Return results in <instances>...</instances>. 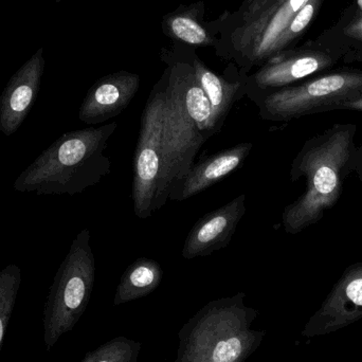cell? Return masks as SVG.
<instances>
[{
    "label": "cell",
    "mask_w": 362,
    "mask_h": 362,
    "mask_svg": "<svg viewBox=\"0 0 362 362\" xmlns=\"http://www.w3.org/2000/svg\"><path fill=\"white\" fill-rule=\"evenodd\" d=\"M55 2H57V4H59V0H54Z\"/></svg>",
    "instance_id": "cell-26"
},
{
    "label": "cell",
    "mask_w": 362,
    "mask_h": 362,
    "mask_svg": "<svg viewBox=\"0 0 362 362\" xmlns=\"http://www.w3.org/2000/svg\"><path fill=\"white\" fill-rule=\"evenodd\" d=\"M317 40L346 57L348 53L362 49V10L348 11L342 14L339 21L323 31Z\"/></svg>",
    "instance_id": "cell-19"
},
{
    "label": "cell",
    "mask_w": 362,
    "mask_h": 362,
    "mask_svg": "<svg viewBox=\"0 0 362 362\" xmlns=\"http://www.w3.org/2000/svg\"><path fill=\"white\" fill-rule=\"evenodd\" d=\"M344 63L352 64V63H362V49L355 52L348 53L344 57Z\"/></svg>",
    "instance_id": "cell-25"
},
{
    "label": "cell",
    "mask_w": 362,
    "mask_h": 362,
    "mask_svg": "<svg viewBox=\"0 0 362 362\" xmlns=\"http://www.w3.org/2000/svg\"><path fill=\"white\" fill-rule=\"evenodd\" d=\"M252 148L251 142H242L194 163L182 178L173 183L169 199L183 202L206 191L242 168Z\"/></svg>",
    "instance_id": "cell-16"
},
{
    "label": "cell",
    "mask_w": 362,
    "mask_h": 362,
    "mask_svg": "<svg viewBox=\"0 0 362 362\" xmlns=\"http://www.w3.org/2000/svg\"><path fill=\"white\" fill-rule=\"evenodd\" d=\"M118 123L68 132L57 138L15 180V191L37 195H76L112 171L106 148Z\"/></svg>",
    "instance_id": "cell-2"
},
{
    "label": "cell",
    "mask_w": 362,
    "mask_h": 362,
    "mask_svg": "<svg viewBox=\"0 0 362 362\" xmlns=\"http://www.w3.org/2000/svg\"><path fill=\"white\" fill-rule=\"evenodd\" d=\"M361 97L362 68H350L325 72L272 91L255 104L263 120L279 123L339 110L342 104Z\"/></svg>",
    "instance_id": "cell-7"
},
{
    "label": "cell",
    "mask_w": 362,
    "mask_h": 362,
    "mask_svg": "<svg viewBox=\"0 0 362 362\" xmlns=\"http://www.w3.org/2000/svg\"><path fill=\"white\" fill-rule=\"evenodd\" d=\"M354 173L357 174L359 180L362 181V140L361 146L356 148V154H355Z\"/></svg>",
    "instance_id": "cell-23"
},
{
    "label": "cell",
    "mask_w": 362,
    "mask_h": 362,
    "mask_svg": "<svg viewBox=\"0 0 362 362\" xmlns=\"http://www.w3.org/2000/svg\"><path fill=\"white\" fill-rule=\"evenodd\" d=\"M322 4L323 0H308V4L299 11L291 25L285 30L279 42L278 53L293 48V45L304 35L306 30L316 18Z\"/></svg>",
    "instance_id": "cell-22"
},
{
    "label": "cell",
    "mask_w": 362,
    "mask_h": 362,
    "mask_svg": "<svg viewBox=\"0 0 362 362\" xmlns=\"http://www.w3.org/2000/svg\"><path fill=\"white\" fill-rule=\"evenodd\" d=\"M21 283V268L15 264L6 266L0 272V353L16 304Z\"/></svg>",
    "instance_id": "cell-20"
},
{
    "label": "cell",
    "mask_w": 362,
    "mask_h": 362,
    "mask_svg": "<svg viewBox=\"0 0 362 362\" xmlns=\"http://www.w3.org/2000/svg\"><path fill=\"white\" fill-rule=\"evenodd\" d=\"M357 125L335 123L304 142L291 168V180H305V191L285 206L282 225L288 234L315 225L337 204L344 181L354 173Z\"/></svg>",
    "instance_id": "cell-1"
},
{
    "label": "cell",
    "mask_w": 362,
    "mask_h": 362,
    "mask_svg": "<svg viewBox=\"0 0 362 362\" xmlns=\"http://www.w3.org/2000/svg\"><path fill=\"white\" fill-rule=\"evenodd\" d=\"M95 281V259L90 231L78 232L55 274L44 310V342L50 351L80 321L90 301Z\"/></svg>",
    "instance_id": "cell-6"
},
{
    "label": "cell",
    "mask_w": 362,
    "mask_h": 362,
    "mask_svg": "<svg viewBox=\"0 0 362 362\" xmlns=\"http://www.w3.org/2000/svg\"><path fill=\"white\" fill-rule=\"evenodd\" d=\"M141 348V342L117 337L87 353L80 362H137Z\"/></svg>",
    "instance_id": "cell-21"
},
{
    "label": "cell",
    "mask_w": 362,
    "mask_h": 362,
    "mask_svg": "<svg viewBox=\"0 0 362 362\" xmlns=\"http://www.w3.org/2000/svg\"><path fill=\"white\" fill-rule=\"evenodd\" d=\"M246 195L240 194L196 221L185 238L181 255L185 259L209 257L231 243L246 212Z\"/></svg>",
    "instance_id": "cell-11"
},
{
    "label": "cell",
    "mask_w": 362,
    "mask_h": 362,
    "mask_svg": "<svg viewBox=\"0 0 362 362\" xmlns=\"http://www.w3.org/2000/svg\"><path fill=\"white\" fill-rule=\"evenodd\" d=\"M163 279L160 264L150 257H139L122 274L115 293L114 305L141 299L156 291Z\"/></svg>",
    "instance_id": "cell-18"
},
{
    "label": "cell",
    "mask_w": 362,
    "mask_h": 362,
    "mask_svg": "<svg viewBox=\"0 0 362 362\" xmlns=\"http://www.w3.org/2000/svg\"><path fill=\"white\" fill-rule=\"evenodd\" d=\"M361 110L362 112V97L359 99L353 100V101L346 102L340 106L339 110Z\"/></svg>",
    "instance_id": "cell-24"
},
{
    "label": "cell",
    "mask_w": 362,
    "mask_h": 362,
    "mask_svg": "<svg viewBox=\"0 0 362 362\" xmlns=\"http://www.w3.org/2000/svg\"><path fill=\"white\" fill-rule=\"evenodd\" d=\"M340 62H344V57L317 38L302 46L287 49L249 74L247 97L255 103L272 91L325 74Z\"/></svg>",
    "instance_id": "cell-8"
},
{
    "label": "cell",
    "mask_w": 362,
    "mask_h": 362,
    "mask_svg": "<svg viewBox=\"0 0 362 362\" xmlns=\"http://www.w3.org/2000/svg\"><path fill=\"white\" fill-rule=\"evenodd\" d=\"M140 83L139 74L125 70L99 78L87 93L78 110V119L95 125L119 116L137 95Z\"/></svg>",
    "instance_id": "cell-15"
},
{
    "label": "cell",
    "mask_w": 362,
    "mask_h": 362,
    "mask_svg": "<svg viewBox=\"0 0 362 362\" xmlns=\"http://www.w3.org/2000/svg\"><path fill=\"white\" fill-rule=\"evenodd\" d=\"M362 319V263L344 270L320 308L304 325L308 339L339 331Z\"/></svg>",
    "instance_id": "cell-9"
},
{
    "label": "cell",
    "mask_w": 362,
    "mask_h": 362,
    "mask_svg": "<svg viewBox=\"0 0 362 362\" xmlns=\"http://www.w3.org/2000/svg\"><path fill=\"white\" fill-rule=\"evenodd\" d=\"M161 59L167 64L169 82L177 91L185 112L206 141L213 136L211 104L196 78L195 72L185 53V44L174 42L171 48H163Z\"/></svg>",
    "instance_id": "cell-14"
},
{
    "label": "cell",
    "mask_w": 362,
    "mask_h": 362,
    "mask_svg": "<svg viewBox=\"0 0 362 362\" xmlns=\"http://www.w3.org/2000/svg\"><path fill=\"white\" fill-rule=\"evenodd\" d=\"M204 1L182 4L176 10L163 15L161 21L163 34L174 42L194 47L216 46L218 37L210 31L204 21Z\"/></svg>",
    "instance_id": "cell-17"
},
{
    "label": "cell",
    "mask_w": 362,
    "mask_h": 362,
    "mask_svg": "<svg viewBox=\"0 0 362 362\" xmlns=\"http://www.w3.org/2000/svg\"><path fill=\"white\" fill-rule=\"evenodd\" d=\"M45 70L44 49L37 51L13 74L0 95V132L11 136L33 107Z\"/></svg>",
    "instance_id": "cell-13"
},
{
    "label": "cell",
    "mask_w": 362,
    "mask_h": 362,
    "mask_svg": "<svg viewBox=\"0 0 362 362\" xmlns=\"http://www.w3.org/2000/svg\"><path fill=\"white\" fill-rule=\"evenodd\" d=\"M187 59L195 72L196 78L204 89L211 104V127L213 135L219 133L225 124L230 110L236 102L247 95L249 74H243L233 63H230L225 74L211 70L199 57L194 47L185 45Z\"/></svg>",
    "instance_id": "cell-12"
},
{
    "label": "cell",
    "mask_w": 362,
    "mask_h": 362,
    "mask_svg": "<svg viewBox=\"0 0 362 362\" xmlns=\"http://www.w3.org/2000/svg\"><path fill=\"white\" fill-rule=\"evenodd\" d=\"M246 293L213 300L198 310L178 332L175 362H245L266 336L253 329L259 316L245 304Z\"/></svg>",
    "instance_id": "cell-3"
},
{
    "label": "cell",
    "mask_w": 362,
    "mask_h": 362,
    "mask_svg": "<svg viewBox=\"0 0 362 362\" xmlns=\"http://www.w3.org/2000/svg\"><path fill=\"white\" fill-rule=\"evenodd\" d=\"M308 0H244L235 11H226L208 27L218 37L217 57L233 63L243 74L278 54L285 30Z\"/></svg>",
    "instance_id": "cell-4"
},
{
    "label": "cell",
    "mask_w": 362,
    "mask_h": 362,
    "mask_svg": "<svg viewBox=\"0 0 362 362\" xmlns=\"http://www.w3.org/2000/svg\"><path fill=\"white\" fill-rule=\"evenodd\" d=\"M165 137L168 154L165 189L169 195L173 183L193 167L198 151L206 142L169 81L165 91Z\"/></svg>",
    "instance_id": "cell-10"
},
{
    "label": "cell",
    "mask_w": 362,
    "mask_h": 362,
    "mask_svg": "<svg viewBox=\"0 0 362 362\" xmlns=\"http://www.w3.org/2000/svg\"><path fill=\"white\" fill-rule=\"evenodd\" d=\"M169 69H165L151 91L142 112L139 135L134 155L132 198L138 218L146 219L165 206L167 137H165V91Z\"/></svg>",
    "instance_id": "cell-5"
}]
</instances>
